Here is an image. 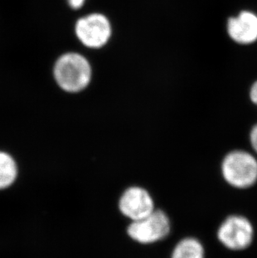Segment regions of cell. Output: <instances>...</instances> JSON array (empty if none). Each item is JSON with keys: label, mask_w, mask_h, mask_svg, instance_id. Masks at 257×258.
<instances>
[{"label": "cell", "mask_w": 257, "mask_h": 258, "mask_svg": "<svg viewBox=\"0 0 257 258\" xmlns=\"http://www.w3.org/2000/svg\"><path fill=\"white\" fill-rule=\"evenodd\" d=\"M254 230L249 220L241 216L227 217L217 231V238L224 246L232 251L247 248L252 242Z\"/></svg>", "instance_id": "5b68a950"}, {"label": "cell", "mask_w": 257, "mask_h": 258, "mask_svg": "<svg viewBox=\"0 0 257 258\" xmlns=\"http://www.w3.org/2000/svg\"><path fill=\"white\" fill-rule=\"evenodd\" d=\"M171 227V221L167 213L156 208L147 217L130 222L126 233L136 243L152 245L168 237Z\"/></svg>", "instance_id": "7a4b0ae2"}, {"label": "cell", "mask_w": 257, "mask_h": 258, "mask_svg": "<svg viewBox=\"0 0 257 258\" xmlns=\"http://www.w3.org/2000/svg\"><path fill=\"white\" fill-rule=\"evenodd\" d=\"M205 255L202 241L193 236H186L175 244L170 258H205Z\"/></svg>", "instance_id": "ba28073f"}, {"label": "cell", "mask_w": 257, "mask_h": 258, "mask_svg": "<svg viewBox=\"0 0 257 258\" xmlns=\"http://www.w3.org/2000/svg\"><path fill=\"white\" fill-rule=\"evenodd\" d=\"M250 99L251 102L257 105V81L253 83L250 90Z\"/></svg>", "instance_id": "8fae6325"}, {"label": "cell", "mask_w": 257, "mask_h": 258, "mask_svg": "<svg viewBox=\"0 0 257 258\" xmlns=\"http://www.w3.org/2000/svg\"><path fill=\"white\" fill-rule=\"evenodd\" d=\"M221 172L229 185L240 189L250 187L257 181V160L246 151H231L222 161Z\"/></svg>", "instance_id": "3957f363"}, {"label": "cell", "mask_w": 257, "mask_h": 258, "mask_svg": "<svg viewBox=\"0 0 257 258\" xmlns=\"http://www.w3.org/2000/svg\"><path fill=\"white\" fill-rule=\"evenodd\" d=\"M227 33L233 41L242 45L257 41V15L251 11H241L231 17L226 25Z\"/></svg>", "instance_id": "52a82bcc"}, {"label": "cell", "mask_w": 257, "mask_h": 258, "mask_svg": "<svg viewBox=\"0 0 257 258\" xmlns=\"http://www.w3.org/2000/svg\"><path fill=\"white\" fill-rule=\"evenodd\" d=\"M17 166L15 160L5 152H0V190L9 187L17 177Z\"/></svg>", "instance_id": "9c48e42d"}, {"label": "cell", "mask_w": 257, "mask_h": 258, "mask_svg": "<svg viewBox=\"0 0 257 258\" xmlns=\"http://www.w3.org/2000/svg\"><path fill=\"white\" fill-rule=\"evenodd\" d=\"M54 78L61 89L67 92H80L91 80V67L87 59L76 53L63 54L54 66Z\"/></svg>", "instance_id": "6da1fadb"}, {"label": "cell", "mask_w": 257, "mask_h": 258, "mask_svg": "<svg viewBox=\"0 0 257 258\" xmlns=\"http://www.w3.org/2000/svg\"><path fill=\"white\" fill-rule=\"evenodd\" d=\"M76 35L90 48H100L106 44L111 34V27L106 17L93 14L80 19L76 24Z\"/></svg>", "instance_id": "8992f818"}, {"label": "cell", "mask_w": 257, "mask_h": 258, "mask_svg": "<svg viewBox=\"0 0 257 258\" xmlns=\"http://www.w3.org/2000/svg\"><path fill=\"white\" fill-rule=\"evenodd\" d=\"M118 209L131 222L147 217L156 207L154 198L147 189L141 185H131L119 197Z\"/></svg>", "instance_id": "277c9868"}, {"label": "cell", "mask_w": 257, "mask_h": 258, "mask_svg": "<svg viewBox=\"0 0 257 258\" xmlns=\"http://www.w3.org/2000/svg\"><path fill=\"white\" fill-rule=\"evenodd\" d=\"M250 140L252 148L257 153V124L254 125L250 132Z\"/></svg>", "instance_id": "30bf717a"}, {"label": "cell", "mask_w": 257, "mask_h": 258, "mask_svg": "<svg viewBox=\"0 0 257 258\" xmlns=\"http://www.w3.org/2000/svg\"></svg>", "instance_id": "4fadbf2b"}, {"label": "cell", "mask_w": 257, "mask_h": 258, "mask_svg": "<svg viewBox=\"0 0 257 258\" xmlns=\"http://www.w3.org/2000/svg\"><path fill=\"white\" fill-rule=\"evenodd\" d=\"M84 2L85 0H69L70 5L74 9H79L81 7L84 5Z\"/></svg>", "instance_id": "7c38bea8"}]
</instances>
